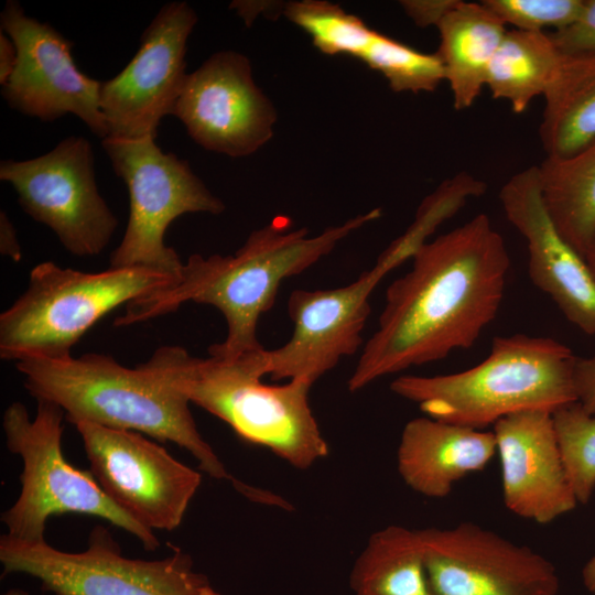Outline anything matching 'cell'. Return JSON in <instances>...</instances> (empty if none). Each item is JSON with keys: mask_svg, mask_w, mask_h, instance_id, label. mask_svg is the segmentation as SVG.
Here are the masks:
<instances>
[{"mask_svg": "<svg viewBox=\"0 0 595 595\" xmlns=\"http://www.w3.org/2000/svg\"><path fill=\"white\" fill-rule=\"evenodd\" d=\"M411 260L386 291L378 327L348 380L351 392L470 348L498 314L511 261L488 215L426 241Z\"/></svg>", "mask_w": 595, "mask_h": 595, "instance_id": "cell-1", "label": "cell"}, {"mask_svg": "<svg viewBox=\"0 0 595 595\" xmlns=\"http://www.w3.org/2000/svg\"><path fill=\"white\" fill-rule=\"evenodd\" d=\"M380 215V208H375L315 236L306 228H293L289 217L278 216L252 231L234 255H192L172 283L127 304L113 324L142 323L195 302L218 309L227 323L225 339L208 348L209 356L232 359L261 349L257 325L272 307L281 283L311 268Z\"/></svg>", "mask_w": 595, "mask_h": 595, "instance_id": "cell-2", "label": "cell"}, {"mask_svg": "<svg viewBox=\"0 0 595 595\" xmlns=\"http://www.w3.org/2000/svg\"><path fill=\"white\" fill-rule=\"evenodd\" d=\"M266 350L225 359L163 346L141 366L190 403L226 422L241 439L269 448L295 468H309L328 454L309 402L313 385L299 379L281 386L263 383Z\"/></svg>", "mask_w": 595, "mask_h": 595, "instance_id": "cell-3", "label": "cell"}, {"mask_svg": "<svg viewBox=\"0 0 595 595\" xmlns=\"http://www.w3.org/2000/svg\"><path fill=\"white\" fill-rule=\"evenodd\" d=\"M24 387L61 407L68 422H90L173 442L216 479H232L199 433L190 402L154 379L141 365L129 368L111 356L88 353L61 360L15 363Z\"/></svg>", "mask_w": 595, "mask_h": 595, "instance_id": "cell-4", "label": "cell"}, {"mask_svg": "<svg viewBox=\"0 0 595 595\" xmlns=\"http://www.w3.org/2000/svg\"><path fill=\"white\" fill-rule=\"evenodd\" d=\"M575 360L570 347L550 337L497 336L486 359L469 369L400 376L390 389L429 418L484 430L517 412H553L577 401Z\"/></svg>", "mask_w": 595, "mask_h": 595, "instance_id": "cell-5", "label": "cell"}, {"mask_svg": "<svg viewBox=\"0 0 595 595\" xmlns=\"http://www.w3.org/2000/svg\"><path fill=\"white\" fill-rule=\"evenodd\" d=\"M176 277L148 268L85 272L53 261L30 271L25 291L0 315V357L61 360L101 317Z\"/></svg>", "mask_w": 595, "mask_h": 595, "instance_id": "cell-6", "label": "cell"}, {"mask_svg": "<svg viewBox=\"0 0 595 595\" xmlns=\"http://www.w3.org/2000/svg\"><path fill=\"white\" fill-rule=\"evenodd\" d=\"M36 403L33 419L18 401L2 415L7 447L23 464L19 497L1 515L8 529L6 534L22 542L43 541L51 516L82 513L99 517L131 533L148 551L158 549L160 542L153 531L118 508L89 470L67 462L62 450L63 409L45 399H37Z\"/></svg>", "mask_w": 595, "mask_h": 595, "instance_id": "cell-7", "label": "cell"}, {"mask_svg": "<svg viewBox=\"0 0 595 595\" xmlns=\"http://www.w3.org/2000/svg\"><path fill=\"white\" fill-rule=\"evenodd\" d=\"M101 144L129 193L127 227L109 268H148L177 277L183 262L165 245L167 227L186 213L220 214L224 203L187 161L163 152L155 139L108 137Z\"/></svg>", "mask_w": 595, "mask_h": 595, "instance_id": "cell-8", "label": "cell"}, {"mask_svg": "<svg viewBox=\"0 0 595 595\" xmlns=\"http://www.w3.org/2000/svg\"><path fill=\"white\" fill-rule=\"evenodd\" d=\"M160 560L129 559L110 531L95 526L87 549L65 552L45 540L22 542L0 538L3 575L22 573L41 582L53 595H203L206 575L194 569L192 556L169 544Z\"/></svg>", "mask_w": 595, "mask_h": 595, "instance_id": "cell-9", "label": "cell"}, {"mask_svg": "<svg viewBox=\"0 0 595 595\" xmlns=\"http://www.w3.org/2000/svg\"><path fill=\"white\" fill-rule=\"evenodd\" d=\"M94 152L79 136L63 139L34 159L0 163V180L12 185L21 208L47 226L63 247L91 257L108 246L118 220L98 192Z\"/></svg>", "mask_w": 595, "mask_h": 595, "instance_id": "cell-10", "label": "cell"}, {"mask_svg": "<svg viewBox=\"0 0 595 595\" xmlns=\"http://www.w3.org/2000/svg\"><path fill=\"white\" fill-rule=\"evenodd\" d=\"M414 252L398 237L354 282L327 290H294L288 301L293 333L284 345L266 350L268 375L273 380L299 379L313 385L342 358L355 354L363 343L371 293Z\"/></svg>", "mask_w": 595, "mask_h": 595, "instance_id": "cell-11", "label": "cell"}, {"mask_svg": "<svg viewBox=\"0 0 595 595\" xmlns=\"http://www.w3.org/2000/svg\"><path fill=\"white\" fill-rule=\"evenodd\" d=\"M89 472L108 498L142 527L172 531L202 483V475L142 433L90 422L74 424Z\"/></svg>", "mask_w": 595, "mask_h": 595, "instance_id": "cell-12", "label": "cell"}, {"mask_svg": "<svg viewBox=\"0 0 595 595\" xmlns=\"http://www.w3.org/2000/svg\"><path fill=\"white\" fill-rule=\"evenodd\" d=\"M0 25L18 50L15 68L1 88L10 108L42 121L72 113L98 138H108L99 101L101 82L78 69L74 43L48 23L26 15L15 0L6 2Z\"/></svg>", "mask_w": 595, "mask_h": 595, "instance_id": "cell-13", "label": "cell"}, {"mask_svg": "<svg viewBox=\"0 0 595 595\" xmlns=\"http://www.w3.org/2000/svg\"><path fill=\"white\" fill-rule=\"evenodd\" d=\"M197 20L185 1L164 4L142 33L131 61L101 82L99 101L108 137L156 138L161 119L172 115L187 77L186 46Z\"/></svg>", "mask_w": 595, "mask_h": 595, "instance_id": "cell-14", "label": "cell"}, {"mask_svg": "<svg viewBox=\"0 0 595 595\" xmlns=\"http://www.w3.org/2000/svg\"><path fill=\"white\" fill-rule=\"evenodd\" d=\"M433 595H558L555 566L529 547L473 522L421 529Z\"/></svg>", "mask_w": 595, "mask_h": 595, "instance_id": "cell-15", "label": "cell"}, {"mask_svg": "<svg viewBox=\"0 0 595 595\" xmlns=\"http://www.w3.org/2000/svg\"><path fill=\"white\" fill-rule=\"evenodd\" d=\"M172 115L202 148L240 158L273 136L277 110L253 79L244 54L223 50L187 74Z\"/></svg>", "mask_w": 595, "mask_h": 595, "instance_id": "cell-16", "label": "cell"}, {"mask_svg": "<svg viewBox=\"0 0 595 595\" xmlns=\"http://www.w3.org/2000/svg\"><path fill=\"white\" fill-rule=\"evenodd\" d=\"M507 219L524 238L532 283L587 335H595V278L556 228L543 199L539 165L513 174L500 188Z\"/></svg>", "mask_w": 595, "mask_h": 595, "instance_id": "cell-17", "label": "cell"}, {"mask_svg": "<svg viewBox=\"0 0 595 595\" xmlns=\"http://www.w3.org/2000/svg\"><path fill=\"white\" fill-rule=\"evenodd\" d=\"M493 428L508 510L540 524L574 510L578 502L563 465L552 412H517Z\"/></svg>", "mask_w": 595, "mask_h": 595, "instance_id": "cell-18", "label": "cell"}, {"mask_svg": "<svg viewBox=\"0 0 595 595\" xmlns=\"http://www.w3.org/2000/svg\"><path fill=\"white\" fill-rule=\"evenodd\" d=\"M496 452L493 431L421 416L410 420L402 430L397 467L412 490L443 498L456 482L484 469Z\"/></svg>", "mask_w": 595, "mask_h": 595, "instance_id": "cell-19", "label": "cell"}, {"mask_svg": "<svg viewBox=\"0 0 595 595\" xmlns=\"http://www.w3.org/2000/svg\"><path fill=\"white\" fill-rule=\"evenodd\" d=\"M440 57L456 110L469 108L486 85L487 71L507 30L482 2L458 0L436 25Z\"/></svg>", "mask_w": 595, "mask_h": 595, "instance_id": "cell-20", "label": "cell"}, {"mask_svg": "<svg viewBox=\"0 0 595 595\" xmlns=\"http://www.w3.org/2000/svg\"><path fill=\"white\" fill-rule=\"evenodd\" d=\"M543 97L539 136L547 158L571 156L595 141V53L562 54Z\"/></svg>", "mask_w": 595, "mask_h": 595, "instance_id": "cell-21", "label": "cell"}, {"mask_svg": "<svg viewBox=\"0 0 595 595\" xmlns=\"http://www.w3.org/2000/svg\"><path fill=\"white\" fill-rule=\"evenodd\" d=\"M349 585L355 595H433L420 531L389 526L375 532L353 566Z\"/></svg>", "mask_w": 595, "mask_h": 595, "instance_id": "cell-22", "label": "cell"}, {"mask_svg": "<svg viewBox=\"0 0 595 595\" xmlns=\"http://www.w3.org/2000/svg\"><path fill=\"white\" fill-rule=\"evenodd\" d=\"M543 199L564 239L585 258L595 237V141L540 165Z\"/></svg>", "mask_w": 595, "mask_h": 595, "instance_id": "cell-23", "label": "cell"}, {"mask_svg": "<svg viewBox=\"0 0 595 595\" xmlns=\"http://www.w3.org/2000/svg\"><path fill=\"white\" fill-rule=\"evenodd\" d=\"M562 60L550 33L513 29L506 32L487 71L486 86L495 99L523 112L544 95Z\"/></svg>", "mask_w": 595, "mask_h": 595, "instance_id": "cell-24", "label": "cell"}, {"mask_svg": "<svg viewBox=\"0 0 595 595\" xmlns=\"http://www.w3.org/2000/svg\"><path fill=\"white\" fill-rule=\"evenodd\" d=\"M283 13L307 32L314 46L327 55L347 54L360 58L376 32L358 17L327 1L289 2Z\"/></svg>", "mask_w": 595, "mask_h": 595, "instance_id": "cell-25", "label": "cell"}, {"mask_svg": "<svg viewBox=\"0 0 595 595\" xmlns=\"http://www.w3.org/2000/svg\"><path fill=\"white\" fill-rule=\"evenodd\" d=\"M359 60L380 72L394 93L433 91L445 80L444 66L436 53L419 52L377 31Z\"/></svg>", "mask_w": 595, "mask_h": 595, "instance_id": "cell-26", "label": "cell"}, {"mask_svg": "<svg viewBox=\"0 0 595 595\" xmlns=\"http://www.w3.org/2000/svg\"><path fill=\"white\" fill-rule=\"evenodd\" d=\"M553 428L563 465L580 504L595 490V415L574 401L552 412Z\"/></svg>", "mask_w": 595, "mask_h": 595, "instance_id": "cell-27", "label": "cell"}, {"mask_svg": "<svg viewBox=\"0 0 595 595\" xmlns=\"http://www.w3.org/2000/svg\"><path fill=\"white\" fill-rule=\"evenodd\" d=\"M585 0H484L504 24L518 30L559 31L573 23L581 14Z\"/></svg>", "mask_w": 595, "mask_h": 595, "instance_id": "cell-28", "label": "cell"}, {"mask_svg": "<svg viewBox=\"0 0 595 595\" xmlns=\"http://www.w3.org/2000/svg\"><path fill=\"white\" fill-rule=\"evenodd\" d=\"M562 54L595 53V0H585L578 18L564 29L550 33Z\"/></svg>", "mask_w": 595, "mask_h": 595, "instance_id": "cell-29", "label": "cell"}, {"mask_svg": "<svg viewBox=\"0 0 595 595\" xmlns=\"http://www.w3.org/2000/svg\"><path fill=\"white\" fill-rule=\"evenodd\" d=\"M458 0H405L401 1L404 12L419 26L437 25Z\"/></svg>", "mask_w": 595, "mask_h": 595, "instance_id": "cell-30", "label": "cell"}, {"mask_svg": "<svg viewBox=\"0 0 595 595\" xmlns=\"http://www.w3.org/2000/svg\"><path fill=\"white\" fill-rule=\"evenodd\" d=\"M574 386L577 402L586 412L595 415V356L576 357Z\"/></svg>", "mask_w": 595, "mask_h": 595, "instance_id": "cell-31", "label": "cell"}, {"mask_svg": "<svg viewBox=\"0 0 595 595\" xmlns=\"http://www.w3.org/2000/svg\"><path fill=\"white\" fill-rule=\"evenodd\" d=\"M0 252L15 262L22 258L15 227L4 210L0 212Z\"/></svg>", "mask_w": 595, "mask_h": 595, "instance_id": "cell-32", "label": "cell"}, {"mask_svg": "<svg viewBox=\"0 0 595 595\" xmlns=\"http://www.w3.org/2000/svg\"><path fill=\"white\" fill-rule=\"evenodd\" d=\"M18 62V50L12 39L0 32V84L3 86L12 75Z\"/></svg>", "mask_w": 595, "mask_h": 595, "instance_id": "cell-33", "label": "cell"}, {"mask_svg": "<svg viewBox=\"0 0 595 595\" xmlns=\"http://www.w3.org/2000/svg\"><path fill=\"white\" fill-rule=\"evenodd\" d=\"M582 581L585 588L595 594V555L592 556L582 570Z\"/></svg>", "mask_w": 595, "mask_h": 595, "instance_id": "cell-34", "label": "cell"}, {"mask_svg": "<svg viewBox=\"0 0 595 595\" xmlns=\"http://www.w3.org/2000/svg\"><path fill=\"white\" fill-rule=\"evenodd\" d=\"M585 260L595 278V237L586 252Z\"/></svg>", "mask_w": 595, "mask_h": 595, "instance_id": "cell-35", "label": "cell"}, {"mask_svg": "<svg viewBox=\"0 0 595 595\" xmlns=\"http://www.w3.org/2000/svg\"><path fill=\"white\" fill-rule=\"evenodd\" d=\"M203 595H220L218 592H216L210 585H208L204 592Z\"/></svg>", "mask_w": 595, "mask_h": 595, "instance_id": "cell-36", "label": "cell"}, {"mask_svg": "<svg viewBox=\"0 0 595 595\" xmlns=\"http://www.w3.org/2000/svg\"><path fill=\"white\" fill-rule=\"evenodd\" d=\"M4 595H29V594L21 589H11Z\"/></svg>", "mask_w": 595, "mask_h": 595, "instance_id": "cell-37", "label": "cell"}]
</instances>
